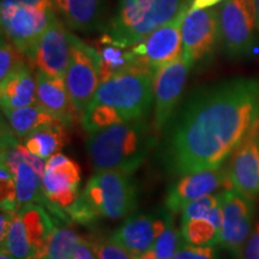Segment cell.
Returning a JSON list of instances; mask_svg holds the SVG:
<instances>
[{
  "label": "cell",
  "mask_w": 259,
  "mask_h": 259,
  "mask_svg": "<svg viewBox=\"0 0 259 259\" xmlns=\"http://www.w3.org/2000/svg\"><path fill=\"white\" fill-rule=\"evenodd\" d=\"M65 24L76 31L89 32L100 25L102 0H53Z\"/></svg>",
  "instance_id": "44dd1931"
},
{
  "label": "cell",
  "mask_w": 259,
  "mask_h": 259,
  "mask_svg": "<svg viewBox=\"0 0 259 259\" xmlns=\"http://www.w3.org/2000/svg\"><path fill=\"white\" fill-rule=\"evenodd\" d=\"M27 259H46V257H45L44 254H34Z\"/></svg>",
  "instance_id": "b9f144b4"
},
{
  "label": "cell",
  "mask_w": 259,
  "mask_h": 259,
  "mask_svg": "<svg viewBox=\"0 0 259 259\" xmlns=\"http://www.w3.org/2000/svg\"><path fill=\"white\" fill-rule=\"evenodd\" d=\"M4 114L10 128L18 138L22 139L29 137L38 130L58 122L57 119L51 113H48L46 109L42 108L37 103L12 109V111L6 112Z\"/></svg>",
  "instance_id": "603a6c76"
},
{
  "label": "cell",
  "mask_w": 259,
  "mask_h": 259,
  "mask_svg": "<svg viewBox=\"0 0 259 259\" xmlns=\"http://www.w3.org/2000/svg\"><path fill=\"white\" fill-rule=\"evenodd\" d=\"M71 259H97L95 252L93 250V246L89 240H82V242L77 246L76 251L73 252Z\"/></svg>",
  "instance_id": "d590c367"
},
{
  "label": "cell",
  "mask_w": 259,
  "mask_h": 259,
  "mask_svg": "<svg viewBox=\"0 0 259 259\" xmlns=\"http://www.w3.org/2000/svg\"><path fill=\"white\" fill-rule=\"evenodd\" d=\"M222 218L192 219L181 221L180 231L184 241L193 246L219 245Z\"/></svg>",
  "instance_id": "484cf974"
},
{
  "label": "cell",
  "mask_w": 259,
  "mask_h": 259,
  "mask_svg": "<svg viewBox=\"0 0 259 259\" xmlns=\"http://www.w3.org/2000/svg\"><path fill=\"white\" fill-rule=\"evenodd\" d=\"M229 189L233 187L226 168L194 171L181 176L168 191L164 204L168 211L176 213L193 200Z\"/></svg>",
  "instance_id": "5bb4252c"
},
{
  "label": "cell",
  "mask_w": 259,
  "mask_h": 259,
  "mask_svg": "<svg viewBox=\"0 0 259 259\" xmlns=\"http://www.w3.org/2000/svg\"><path fill=\"white\" fill-rule=\"evenodd\" d=\"M223 0H193L192 5L190 6V9L192 10H200V9H209L212 8L213 5L220 4Z\"/></svg>",
  "instance_id": "74e56055"
},
{
  "label": "cell",
  "mask_w": 259,
  "mask_h": 259,
  "mask_svg": "<svg viewBox=\"0 0 259 259\" xmlns=\"http://www.w3.org/2000/svg\"><path fill=\"white\" fill-rule=\"evenodd\" d=\"M36 80L37 105L51 113L67 128L73 126L74 121L79 118L71 101L65 78L52 77L37 71Z\"/></svg>",
  "instance_id": "ac0fdd59"
},
{
  "label": "cell",
  "mask_w": 259,
  "mask_h": 259,
  "mask_svg": "<svg viewBox=\"0 0 259 259\" xmlns=\"http://www.w3.org/2000/svg\"><path fill=\"white\" fill-rule=\"evenodd\" d=\"M80 168L72 158L58 153L46 161L42 190L52 211L64 213L79 196Z\"/></svg>",
  "instance_id": "8fae6325"
},
{
  "label": "cell",
  "mask_w": 259,
  "mask_h": 259,
  "mask_svg": "<svg viewBox=\"0 0 259 259\" xmlns=\"http://www.w3.org/2000/svg\"><path fill=\"white\" fill-rule=\"evenodd\" d=\"M183 56L192 65L211 54L220 32V10L189 9L183 24Z\"/></svg>",
  "instance_id": "4fadbf2b"
},
{
  "label": "cell",
  "mask_w": 259,
  "mask_h": 259,
  "mask_svg": "<svg viewBox=\"0 0 259 259\" xmlns=\"http://www.w3.org/2000/svg\"><path fill=\"white\" fill-rule=\"evenodd\" d=\"M186 0H119L108 34L126 47L143 41L179 14Z\"/></svg>",
  "instance_id": "5b68a950"
},
{
  "label": "cell",
  "mask_w": 259,
  "mask_h": 259,
  "mask_svg": "<svg viewBox=\"0 0 259 259\" xmlns=\"http://www.w3.org/2000/svg\"><path fill=\"white\" fill-rule=\"evenodd\" d=\"M173 259H218L212 246H193L184 244Z\"/></svg>",
  "instance_id": "d6a6232c"
},
{
  "label": "cell",
  "mask_w": 259,
  "mask_h": 259,
  "mask_svg": "<svg viewBox=\"0 0 259 259\" xmlns=\"http://www.w3.org/2000/svg\"><path fill=\"white\" fill-rule=\"evenodd\" d=\"M136 259H160V258H157L156 255L153 253V252L149 251V252H147V253H144V254H142V255H138V257H136Z\"/></svg>",
  "instance_id": "ab89813d"
},
{
  "label": "cell",
  "mask_w": 259,
  "mask_h": 259,
  "mask_svg": "<svg viewBox=\"0 0 259 259\" xmlns=\"http://www.w3.org/2000/svg\"><path fill=\"white\" fill-rule=\"evenodd\" d=\"M166 221L167 213L164 218L147 213H132L113 232L112 238L135 257H138L151 251L157 236L166 227Z\"/></svg>",
  "instance_id": "e0dca14e"
},
{
  "label": "cell",
  "mask_w": 259,
  "mask_h": 259,
  "mask_svg": "<svg viewBox=\"0 0 259 259\" xmlns=\"http://www.w3.org/2000/svg\"><path fill=\"white\" fill-rule=\"evenodd\" d=\"M259 124V79L236 77L191 93L164 128L162 158L178 176L223 166Z\"/></svg>",
  "instance_id": "6da1fadb"
},
{
  "label": "cell",
  "mask_w": 259,
  "mask_h": 259,
  "mask_svg": "<svg viewBox=\"0 0 259 259\" xmlns=\"http://www.w3.org/2000/svg\"><path fill=\"white\" fill-rule=\"evenodd\" d=\"M19 208L31 203H42L47 205L46 197L42 190V178L37 170L27 161L21 162L12 171Z\"/></svg>",
  "instance_id": "d4e9b609"
},
{
  "label": "cell",
  "mask_w": 259,
  "mask_h": 259,
  "mask_svg": "<svg viewBox=\"0 0 259 259\" xmlns=\"http://www.w3.org/2000/svg\"><path fill=\"white\" fill-rule=\"evenodd\" d=\"M0 203L2 210L15 213L18 212L19 204L14 177L3 164L0 167Z\"/></svg>",
  "instance_id": "1f68e13d"
},
{
  "label": "cell",
  "mask_w": 259,
  "mask_h": 259,
  "mask_svg": "<svg viewBox=\"0 0 259 259\" xmlns=\"http://www.w3.org/2000/svg\"><path fill=\"white\" fill-rule=\"evenodd\" d=\"M240 259H259V222L246 241Z\"/></svg>",
  "instance_id": "836d02e7"
},
{
  "label": "cell",
  "mask_w": 259,
  "mask_h": 259,
  "mask_svg": "<svg viewBox=\"0 0 259 259\" xmlns=\"http://www.w3.org/2000/svg\"><path fill=\"white\" fill-rule=\"evenodd\" d=\"M82 240L83 238L73 229L67 227L56 228L47 244L45 257L46 259H71Z\"/></svg>",
  "instance_id": "83f0119b"
},
{
  "label": "cell",
  "mask_w": 259,
  "mask_h": 259,
  "mask_svg": "<svg viewBox=\"0 0 259 259\" xmlns=\"http://www.w3.org/2000/svg\"><path fill=\"white\" fill-rule=\"evenodd\" d=\"M71 58V32L59 18L54 17L42 34L30 57L37 71L65 78Z\"/></svg>",
  "instance_id": "9a60e30c"
},
{
  "label": "cell",
  "mask_w": 259,
  "mask_h": 259,
  "mask_svg": "<svg viewBox=\"0 0 259 259\" xmlns=\"http://www.w3.org/2000/svg\"><path fill=\"white\" fill-rule=\"evenodd\" d=\"M100 80L112 78L115 74L137 66L131 47H126L109 34L102 35L94 45ZM139 66V65H138Z\"/></svg>",
  "instance_id": "ffe728a7"
},
{
  "label": "cell",
  "mask_w": 259,
  "mask_h": 259,
  "mask_svg": "<svg viewBox=\"0 0 259 259\" xmlns=\"http://www.w3.org/2000/svg\"><path fill=\"white\" fill-rule=\"evenodd\" d=\"M56 16V9L28 5L2 6L3 34L30 59L35 46Z\"/></svg>",
  "instance_id": "8992f818"
},
{
  "label": "cell",
  "mask_w": 259,
  "mask_h": 259,
  "mask_svg": "<svg viewBox=\"0 0 259 259\" xmlns=\"http://www.w3.org/2000/svg\"><path fill=\"white\" fill-rule=\"evenodd\" d=\"M192 67L184 56L173 63L164 65L155 72L154 78V130L162 134L177 111V105L183 95L184 88Z\"/></svg>",
  "instance_id": "7c38bea8"
},
{
  "label": "cell",
  "mask_w": 259,
  "mask_h": 259,
  "mask_svg": "<svg viewBox=\"0 0 259 259\" xmlns=\"http://www.w3.org/2000/svg\"><path fill=\"white\" fill-rule=\"evenodd\" d=\"M16 213L5 211L2 210V215H0V242L5 240V236L8 234L10 226H11L12 220H14Z\"/></svg>",
  "instance_id": "8d00e7d4"
},
{
  "label": "cell",
  "mask_w": 259,
  "mask_h": 259,
  "mask_svg": "<svg viewBox=\"0 0 259 259\" xmlns=\"http://www.w3.org/2000/svg\"><path fill=\"white\" fill-rule=\"evenodd\" d=\"M173 212H167L166 227L163 232L157 236L156 241L151 248V252L160 259H173L177 251L185 244L181 231L174 226V220L171 218Z\"/></svg>",
  "instance_id": "f1b7e54d"
},
{
  "label": "cell",
  "mask_w": 259,
  "mask_h": 259,
  "mask_svg": "<svg viewBox=\"0 0 259 259\" xmlns=\"http://www.w3.org/2000/svg\"><path fill=\"white\" fill-rule=\"evenodd\" d=\"M2 248L8 250L17 259H27L36 254L34 246L29 240L23 220L18 212L12 220L8 234L5 236V240L2 242Z\"/></svg>",
  "instance_id": "4316f807"
},
{
  "label": "cell",
  "mask_w": 259,
  "mask_h": 259,
  "mask_svg": "<svg viewBox=\"0 0 259 259\" xmlns=\"http://www.w3.org/2000/svg\"><path fill=\"white\" fill-rule=\"evenodd\" d=\"M0 259H17V258H16L14 254L10 253L8 250L2 248V251H0Z\"/></svg>",
  "instance_id": "f35d334b"
},
{
  "label": "cell",
  "mask_w": 259,
  "mask_h": 259,
  "mask_svg": "<svg viewBox=\"0 0 259 259\" xmlns=\"http://www.w3.org/2000/svg\"><path fill=\"white\" fill-rule=\"evenodd\" d=\"M67 90L77 115L82 120L99 89L100 80L95 51L71 34V58L65 76Z\"/></svg>",
  "instance_id": "ba28073f"
},
{
  "label": "cell",
  "mask_w": 259,
  "mask_h": 259,
  "mask_svg": "<svg viewBox=\"0 0 259 259\" xmlns=\"http://www.w3.org/2000/svg\"><path fill=\"white\" fill-rule=\"evenodd\" d=\"M258 126L259 124L236 148L231 164L227 168L233 189L252 199L259 196Z\"/></svg>",
  "instance_id": "2e32d148"
},
{
  "label": "cell",
  "mask_w": 259,
  "mask_h": 259,
  "mask_svg": "<svg viewBox=\"0 0 259 259\" xmlns=\"http://www.w3.org/2000/svg\"><path fill=\"white\" fill-rule=\"evenodd\" d=\"M157 137L154 126L139 119L89 132L87 150L95 170L132 174L157 144Z\"/></svg>",
  "instance_id": "7a4b0ae2"
},
{
  "label": "cell",
  "mask_w": 259,
  "mask_h": 259,
  "mask_svg": "<svg viewBox=\"0 0 259 259\" xmlns=\"http://www.w3.org/2000/svg\"><path fill=\"white\" fill-rule=\"evenodd\" d=\"M254 3V11H255V19H257V27L259 29V0H253Z\"/></svg>",
  "instance_id": "60d3db41"
},
{
  "label": "cell",
  "mask_w": 259,
  "mask_h": 259,
  "mask_svg": "<svg viewBox=\"0 0 259 259\" xmlns=\"http://www.w3.org/2000/svg\"><path fill=\"white\" fill-rule=\"evenodd\" d=\"M154 78L155 71L137 65L100 84L90 105L112 109L122 122L145 119L155 101Z\"/></svg>",
  "instance_id": "277c9868"
},
{
  "label": "cell",
  "mask_w": 259,
  "mask_h": 259,
  "mask_svg": "<svg viewBox=\"0 0 259 259\" xmlns=\"http://www.w3.org/2000/svg\"><path fill=\"white\" fill-rule=\"evenodd\" d=\"M8 5H28L42 9H56L53 0H2V6Z\"/></svg>",
  "instance_id": "e575fe53"
},
{
  "label": "cell",
  "mask_w": 259,
  "mask_h": 259,
  "mask_svg": "<svg viewBox=\"0 0 259 259\" xmlns=\"http://www.w3.org/2000/svg\"><path fill=\"white\" fill-rule=\"evenodd\" d=\"M255 27L253 0H226L220 9V32L229 57L240 58L251 53Z\"/></svg>",
  "instance_id": "9c48e42d"
},
{
  "label": "cell",
  "mask_w": 259,
  "mask_h": 259,
  "mask_svg": "<svg viewBox=\"0 0 259 259\" xmlns=\"http://www.w3.org/2000/svg\"><path fill=\"white\" fill-rule=\"evenodd\" d=\"M137 205V187L131 174L96 170L78 198L66 210L71 220L88 225L99 219L127 218Z\"/></svg>",
  "instance_id": "3957f363"
},
{
  "label": "cell",
  "mask_w": 259,
  "mask_h": 259,
  "mask_svg": "<svg viewBox=\"0 0 259 259\" xmlns=\"http://www.w3.org/2000/svg\"><path fill=\"white\" fill-rule=\"evenodd\" d=\"M3 113L37 103V80L28 63L0 82Z\"/></svg>",
  "instance_id": "d6986e66"
},
{
  "label": "cell",
  "mask_w": 259,
  "mask_h": 259,
  "mask_svg": "<svg viewBox=\"0 0 259 259\" xmlns=\"http://www.w3.org/2000/svg\"><path fill=\"white\" fill-rule=\"evenodd\" d=\"M90 244L95 252L97 259H136L131 252H128L120 244H118L112 238H99L90 239Z\"/></svg>",
  "instance_id": "4dcf8cb0"
},
{
  "label": "cell",
  "mask_w": 259,
  "mask_h": 259,
  "mask_svg": "<svg viewBox=\"0 0 259 259\" xmlns=\"http://www.w3.org/2000/svg\"><path fill=\"white\" fill-rule=\"evenodd\" d=\"M25 58L27 57L14 44L3 36L2 46H0V82L22 65L27 64Z\"/></svg>",
  "instance_id": "f546056e"
},
{
  "label": "cell",
  "mask_w": 259,
  "mask_h": 259,
  "mask_svg": "<svg viewBox=\"0 0 259 259\" xmlns=\"http://www.w3.org/2000/svg\"><path fill=\"white\" fill-rule=\"evenodd\" d=\"M66 128L58 121L29 136L24 139V145L34 156L47 161L67 143Z\"/></svg>",
  "instance_id": "cb8c5ba5"
},
{
  "label": "cell",
  "mask_w": 259,
  "mask_h": 259,
  "mask_svg": "<svg viewBox=\"0 0 259 259\" xmlns=\"http://www.w3.org/2000/svg\"><path fill=\"white\" fill-rule=\"evenodd\" d=\"M190 6L187 2L180 12L162 27L149 34L143 41L131 47L136 64L156 72L164 65L183 56V24Z\"/></svg>",
  "instance_id": "52a82bcc"
},
{
  "label": "cell",
  "mask_w": 259,
  "mask_h": 259,
  "mask_svg": "<svg viewBox=\"0 0 259 259\" xmlns=\"http://www.w3.org/2000/svg\"><path fill=\"white\" fill-rule=\"evenodd\" d=\"M253 199L234 189L222 191V226L219 245L240 259L246 241L253 231Z\"/></svg>",
  "instance_id": "30bf717a"
},
{
  "label": "cell",
  "mask_w": 259,
  "mask_h": 259,
  "mask_svg": "<svg viewBox=\"0 0 259 259\" xmlns=\"http://www.w3.org/2000/svg\"><path fill=\"white\" fill-rule=\"evenodd\" d=\"M257 141H258V144H259V126H258V131H257Z\"/></svg>",
  "instance_id": "7bdbcfd3"
},
{
  "label": "cell",
  "mask_w": 259,
  "mask_h": 259,
  "mask_svg": "<svg viewBox=\"0 0 259 259\" xmlns=\"http://www.w3.org/2000/svg\"><path fill=\"white\" fill-rule=\"evenodd\" d=\"M18 213L23 220L29 240L34 246L36 254L45 255L48 241L57 228L51 216L45 211L42 206L34 203L21 206Z\"/></svg>",
  "instance_id": "7402d4cb"
}]
</instances>
